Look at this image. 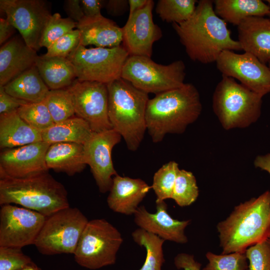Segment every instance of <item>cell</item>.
<instances>
[{
	"instance_id": "obj_1",
	"label": "cell",
	"mask_w": 270,
	"mask_h": 270,
	"mask_svg": "<svg viewBox=\"0 0 270 270\" xmlns=\"http://www.w3.org/2000/svg\"><path fill=\"white\" fill-rule=\"evenodd\" d=\"M172 26L193 61L212 63L224 50H242L238 40L231 37L226 22L216 14L212 0L198 1L188 20Z\"/></svg>"
},
{
	"instance_id": "obj_2",
	"label": "cell",
	"mask_w": 270,
	"mask_h": 270,
	"mask_svg": "<svg viewBox=\"0 0 270 270\" xmlns=\"http://www.w3.org/2000/svg\"><path fill=\"white\" fill-rule=\"evenodd\" d=\"M202 106L196 87L190 83L156 95L148 102L146 130L154 143L168 134H180L200 116Z\"/></svg>"
},
{
	"instance_id": "obj_3",
	"label": "cell",
	"mask_w": 270,
	"mask_h": 270,
	"mask_svg": "<svg viewBox=\"0 0 270 270\" xmlns=\"http://www.w3.org/2000/svg\"><path fill=\"white\" fill-rule=\"evenodd\" d=\"M222 254L245 252L270 235V191L236 206L217 225Z\"/></svg>"
},
{
	"instance_id": "obj_4",
	"label": "cell",
	"mask_w": 270,
	"mask_h": 270,
	"mask_svg": "<svg viewBox=\"0 0 270 270\" xmlns=\"http://www.w3.org/2000/svg\"><path fill=\"white\" fill-rule=\"evenodd\" d=\"M12 204L46 217L70 206L64 186L48 172L24 178L0 172V204Z\"/></svg>"
},
{
	"instance_id": "obj_5",
	"label": "cell",
	"mask_w": 270,
	"mask_h": 270,
	"mask_svg": "<svg viewBox=\"0 0 270 270\" xmlns=\"http://www.w3.org/2000/svg\"><path fill=\"white\" fill-rule=\"evenodd\" d=\"M106 84L108 116L112 128L123 138L130 150L136 151L146 130L148 94L122 78Z\"/></svg>"
},
{
	"instance_id": "obj_6",
	"label": "cell",
	"mask_w": 270,
	"mask_h": 270,
	"mask_svg": "<svg viewBox=\"0 0 270 270\" xmlns=\"http://www.w3.org/2000/svg\"><path fill=\"white\" fill-rule=\"evenodd\" d=\"M262 97L235 79L222 76L213 94V110L224 129L247 128L260 117Z\"/></svg>"
},
{
	"instance_id": "obj_7",
	"label": "cell",
	"mask_w": 270,
	"mask_h": 270,
	"mask_svg": "<svg viewBox=\"0 0 270 270\" xmlns=\"http://www.w3.org/2000/svg\"><path fill=\"white\" fill-rule=\"evenodd\" d=\"M186 75V66L181 60L164 65L150 57L132 56L125 62L121 78L137 88L156 95L183 86Z\"/></svg>"
},
{
	"instance_id": "obj_8",
	"label": "cell",
	"mask_w": 270,
	"mask_h": 270,
	"mask_svg": "<svg viewBox=\"0 0 270 270\" xmlns=\"http://www.w3.org/2000/svg\"><path fill=\"white\" fill-rule=\"evenodd\" d=\"M123 238L120 232L104 219L88 221L74 254L80 266L96 270L116 263Z\"/></svg>"
},
{
	"instance_id": "obj_9",
	"label": "cell",
	"mask_w": 270,
	"mask_h": 270,
	"mask_svg": "<svg viewBox=\"0 0 270 270\" xmlns=\"http://www.w3.org/2000/svg\"><path fill=\"white\" fill-rule=\"evenodd\" d=\"M88 221L78 208L62 209L46 217L34 245L44 255L74 254Z\"/></svg>"
},
{
	"instance_id": "obj_10",
	"label": "cell",
	"mask_w": 270,
	"mask_h": 270,
	"mask_svg": "<svg viewBox=\"0 0 270 270\" xmlns=\"http://www.w3.org/2000/svg\"><path fill=\"white\" fill-rule=\"evenodd\" d=\"M128 56L122 46L86 48L78 44L68 58L74 68L77 79L107 84L121 78Z\"/></svg>"
},
{
	"instance_id": "obj_11",
	"label": "cell",
	"mask_w": 270,
	"mask_h": 270,
	"mask_svg": "<svg viewBox=\"0 0 270 270\" xmlns=\"http://www.w3.org/2000/svg\"><path fill=\"white\" fill-rule=\"evenodd\" d=\"M67 89L75 114L86 120L94 132L112 129L108 116L106 84L76 78Z\"/></svg>"
},
{
	"instance_id": "obj_12",
	"label": "cell",
	"mask_w": 270,
	"mask_h": 270,
	"mask_svg": "<svg viewBox=\"0 0 270 270\" xmlns=\"http://www.w3.org/2000/svg\"><path fill=\"white\" fill-rule=\"evenodd\" d=\"M0 9L30 47L38 51L51 14L43 0H0Z\"/></svg>"
},
{
	"instance_id": "obj_13",
	"label": "cell",
	"mask_w": 270,
	"mask_h": 270,
	"mask_svg": "<svg viewBox=\"0 0 270 270\" xmlns=\"http://www.w3.org/2000/svg\"><path fill=\"white\" fill-rule=\"evenodd\" d=\"M46 216L36 211L12 204L1 206L0 246L22 248L34 244Z\"/></svg>"
},
{
	"instance_id": "obj_14",
	"label": "cell",
	"mask_w": 270,
	"mask_h": 270,
	"mask_svg": "<svg viewBox=\"0 0 270 270\" xmlns=\"http://www.w3.org/2000/svg\"><path fill=\"white\" fill-rule=\"evenodd\" d=\"M216 62L222 76L238 80L262 96L270 92V69L254 55L226 50L220 54Z\"/></svg>"
},
{
	"instance_id": "obj_15",
	"label": "cell",
	"mask_w": 270,
	"mask_h": 270,
	"mask_svg": "<svg viewBox=\"0 0 270 270\" xmlns=\"http://www.w3.org/2000/svg\"><path fill=\"white\" fill-rule=\"evenodd\" d=\"M121 138L120 134L110 129L94 132L84 145L86 164L90 166L100 192L110 191L113 177L118 174L112 164V152Z\"/></svg>"
},
{
	"instance_id": "obj_16",
	"label": "cell",
	"mask_w": 270,
	"mask_h": 270,
	"mask_svg": "<svg viewBox=\"0 0 270 270\" xmlns=\"http://www.w3.org/2000/svg\"><path fill=\"white\" fill-rule=\"evenodd\" d=\"M154 2L148 0L146 5L135 12L122 28V46L129 56L151 58L154 44L162 36L160 27L152 18Z\"/></svg>"
},
{
	"instance_id": "obj_17",
	"label": "cell",
	"mask_w": 270,
	"mask_h": 270,
	"mask_svg": "<svg viewBox=\"0 0 270 270\" xmlns=\"http://www.w3.org/2000/svg\"><path fill=\"white\" fill-rule=\"evenodd\" d=\"M50 144L40 141L2 150L0 154V172L16 178L48 172L46 156Z\"/></svg>"
},
{
	"instance_id": "obj_18",
	"label": "cell",
	"mask_w": 270,
	"mask_h": 270,
	"mask_svg": "<svg viewBox=\"0 0 270 270\" xmlns=\"http://www.w3.org/2000/svg\"><path fill=\"white\" fill-rule=\"evenodd\" d=\"M156 202V211L154 214L148 212L144 206L138 208L134 214L136 224L139 228L164 240L186 243L188 239L184 230L190 220L173 218L168 212V206L164 201Z\"/></svg>"
},
{
	"instance_id": "obj_19",
	"label": "cell",
	"mask_w": 270,
	"mask_h": 270,
	"mask_svg": "<svg viewBox=\"0 0 270 270\" xmlns=\"http://www.w3.org/2000/svg\"><path fill=\"white\" fill-rule=\"evenodd\" d=\"M151 187L140 178H133L116 174L107 198V203L114 212L126 215H134L140 203Z\"/></svg>"
},
{
	"instance_id": "obj_20",
	"label": "cell",
	"mask_w": 270,
	"mask_h": 270,
	"mask_svg": "<svg viewBox=\"0 0 270 270\" xmlns=\"http://www.w3.org/2000/svg\"><path fill=\"white\" fill-rule=\"evenodd\" d=\"M22 38L14 36L0 48V86H4L12 80L36 65L38 55Z\"/></svg>"
},
{
	"instance_id": "obj_21",
	"label": "cell",
	"mask_w": 270,
	"mask_h": 270,
	"mask_svg": "<svg viewBox=\"0 0 270 270\" xmlns=\"http://www.w3.org/2000/svg\"><path fill=\"white\" fill-rule=\"evenodd\" d=\"M238 42L242 50L262 62H270V19L251 16L238 26Z\"/></svg>"
},
{
	"instance_id": "obj_22",
	"label": "cell",
	"mask_w": 270,
	"mask_h": 270,
	"mask_svg": "<svg viewBox=\"0 0 270 270\" xmlns=\"http://www.w3.org/2000/svg\"><path fill=\"white\" fill-rule=\"evenodd\" d=\"M80 32L79 44L94 45L98 48H114L120 46L122 29L113 20L102 15L94 18L84 17L77 22Z\"/></svg>"
},
{
	"instance_id": "obj_23",
	"label": "cell",
	"mask_w": 270,
	"mask_h": 270,
	"mask_svg": "<svg viewBox=\"0 0 270 270\" xmlns=\"http://www.w3.org/2000/svg\"><path fill=\"white\" fill-rule=\"evenodd\" d=\"M42 141V132L22 120L17 110L0 114V148H12Z\"/></svg>"
},
{
	"instance_id": "obj_24",
	"label": "cell",
	"mask_w": 270,
	"mask_h": 270,
	"mask_svg": "<svg viewBox=\"0 0 270 270\" xmlns=\"http://www.w3.org/2000/svg\"><path fill=\"white\" fill-rule=\"evenodd\" d=\"M46 162L48 170L69 176L80 172L86 165L84 145L74 142L51 144L46 154Z\"/></svg>"
},
{
	"instance_id": "obj_25",
	"label": "cell",
	"mask_w": 270,
	"mask_h": 270,
	"mask_svg": "<svg viewBox=\"0 0 270 270\" xmlns=\"http://www.w3.org/2000/svg\"><path fill=\"white\" fill-rule=\"evenodd\" d=\"M36 66L50 90L66 88L76 78L74 68L68 58L38 56Z\"/></svg>"
},
{
	"instance_id": "obj_26",
	"label": "cell",
	"mask_w": 270,
	"mask_h": 270,
	"mask_svg": "<svg viewBox=\"0 0 270 270\" xmlns=\"http://www.w3.org/2000/svg\"><path fill=\"white\" fill-rule=\"evenodd\" d=\"M4 86L10 96L30 103L43 102L50 90L36 65Z\"/></svg>"
},
{
	"instance_id": "obj_27",
	"label": "cell",
	"mask_w": 270,
	"mask_h": 270,
	"mask_svg": "<svg viewBox=\"0 0 270 270\" xmlns=\"http://www.w3.org/2000/svg\"><path fill=\"white\" fill-rule=\"evenodd\" d=\"M214 7L220 18L237 26L248 18L270 14V6L260 0H216Z\"/></svg>"
},
{
	"instance_id": "obj_28",
	"label": "cell",
	"mask_w": 270,
	"mask_h": 270,
	"mask_svg": "<svg viewBox=\"0 0 270 270\" xmlns=\"http://www.w3.org/2000/svg\"><path fill=\"white\" fill-rule=\"evenodd\" d=\"M93 133L86 120L74 116L62 122L54 123L42 131V141L50 144L74 142L84 145Z\"/></svg>"
},
{
	"instance_id": "obj_29",
	"label": "cell",
	"mask_w": 270,
	"mask_h": 270,
	"mask_svg": "<svg viewBox=\"0 0 270 270\" xmlns=\"http://www.w3.org/2000/svg\"><path fill=\"white\" fill-rule=\"evenodd\" d=\"M132 236L134 241L146 250L145 261L138 270H162L164 262L162 246L165 240L140 228L134 230Z\"/></svg>"
},
{
	"instance_id": "obj_30",
	"label": "cell",
	"mask_w": 270,
	"mask_h": 270,
	"mask_svg": "<svg viewBox=\"0 0 270 270\" xmlns=\"http://www.w3.org/2000/svg\"><path fill=\"white\" fill-rule=\"evenodd\" d=\"M198 2L196 0H159L156 12L162 20L180 24L192 16Z\"/></svg>"
},
{
	"instance_id": "obj_31",
	"label": "cell",
	"mask_w": 270,
	"mask_h": 270,
	"mask_svg": "<svg viewBox=\"0 0 270 270\" xmlns=\"http://www.w3.org/2000/svg\"><path fill=\"white\" fill-rule=\"evenodd\" d=\"M44 102L54 123L64 121L75 114L72 98L67 88L50 90Z\"/></svg>"
},
{
	"instance_id": "obj_32",
	"label": "cell",
	"mask_w": 270,
	"mask_h": 270,
	"mask_svg": "<svg viewBox=\"0 0 270 270\" xmlns=\"http://www.w3.org/2000/svg\"><path fill=\"white\" fill-rule=\"evenodd\" d=\"M198 194L199 190L194 174L190 172L179 169L171 198L179 206H186L194 203Z\"/></svg>"
},
{
	"instance_id": "obj_33",
	"label": "cell",
	"mask_w": 270,
	"mask_h": 270,
	"mask_svg": "<svg viewBox=\"0 0 270 270\" xmlns=\"http://www.w3.org/2000/svg\"><path fill=\"white\" fill-rule=\"evenodd\" d=\"M179 169L178 163L170 161L164 164L155 172L150 187L156 195V202L172 198Z\"/></svg>"
},
{
	"instance_id": "obj_34",
	"label": "cell",
	"mask_w": 270,
	"mask_h": 270,
	"mask_svg": "<svg viewBox=\"0 0 270 270\" xmlns=\"http://www.w3.org/2000/svg\"><path fill=\"white\" fill-rule=\"evenodd\" d=\"M17 112L22 120L33 128L41 132L54 124L44 101L26 104L20 107Z\"/></svg>"
},
{
	"instance_id": "obj_35",
	"label": "cell",
	"mask_w": 270,
	"mask_h": 270,
	"mask_svg": "<svg viewBox=\"0 0 270 270\" xmlns=\"http://www.w3.org/2000/svg\"><path fill=\"white\" fill-rule=\"evenodd\" d=\"M77 22L69 18H63L59 13L52 14L44 29L40 43V47L48 48L65 34L76 28Z\"/></svg>"
},
{
	"instance_id": "obj_36",
	"label": "cell",
	"mask_w": 270,
	"mask_h": 270,
	"mask_svg": "<svg viewBox=\"0 0 270 270\" xmlns=\"http://www.w3.org/2000/svg\"><path fill=\"white\" fill-rule=\"evenodd\" d=\"M208 264L202 270H246L248 259L245 252L216 254L208 252Z\"/></svg>"
},
{
	"instance_id": "obj_37",
	"label": "cell",
	"mask_w": 270,
	"mask_h": 270,
	"mask_svg": "<svg viewBox=\"0 0 270 270\" xmlns=\"http://www.w3.org/2000/svg\"><path fill=\"white\" fill-rule=\"evenodd\" d=\"M245 253L249 262L246 270H270V244L268 239L248 248Z\"/></svg>"
},
{
	"instance_id": "obj_38",
	"label": "cell",
	"mask_w": 270,
	"mask_h": 270,
	"mask_svg": "<svg viewBox=\"0 0 270 270\" xmlns=\"http://www.w3.org/2000/svg\"><path fill=\"white\" fill-rule=\"evenodd\" d=\"M32 262L20 248L0 246V270H20Z\"/></svg>"
},
{
	"instance_id": "obj_39",
	"label": "cell",
	"mask_w": 270,
	"mask_h": 270,
	"mask_svg": "<svg viewBox=\"0 0 270 270\" xmlns=\"http://www.w3.org/2000/svg\"><path fill=\"white\" fill-rule=\"evenodd\" d=\"M80 32L78 29L62 36L48 48L44 54L46 57L59 56L68 58L80 44Z\"/></svg>"
},
{
	"instance_id": "obj_40",
	"label": "cell",
	"mask_w": 270,
	"mask_h": 270,
	"mask_svg": "<svg viewBox=\"0 0 270 270\" xmlns=\"http://www.w3.org/2000/svg\"><path fill=\"white\" fill-rule=\"evenodd\" d=\"M27 103L10 96L5 91L4 86H0V114L16 110Z\"/></svg>"
},
{
	"instance_id": "obj_41",
	"label": "cell",
	"mask_w": 270,
	"mask_h": 270,
	"mask_svg": "<svg viewBox=\"0 0 270 270\" xmlns=\"http://www.w3.org/2000/svg\"><path fill=\"white\" fill-rule=\"evenodd\" d=\"M174 264L178 269L184 270H201L202 264L194 260V256L186 253L177 254Z\"/></svg>"
},
{
	"instance_id": "obj_42",
	"label": "cell",
	"mask_w": 270,
	"mask_h": 270,
	"mask_svg": "<svg viewBox=\"0 0 270 270\" xmlns=\"http://www.w3.org/2000/svg\"><path fill=\"white\" fill-rule=\"evenodd\" d=\"M106 0H80V4L85 17L94 18L102 15L101 9L105 6Z\"/></svg>"
},
{
	"instance_id": "obj_43",
	"label": "cell",
	"mask_w": 270,
	"mask_h": 270,
	"mask_svg": "<svg viewBox=\"0 0 270 270\" xmlns=\"http://www.w3.org/2000/svg\"><path fill=\"white\" fill-rule=\"evenodd\" d=\"M64 8L69 18L76 22L84 17L80 4V0H66L64 1Z\"/></svg>"
},
{
	"instance_id": "obj_44",
	"label": "cell",
	"mask_w": 270,
	"mask_h": 270,
	"mask_svg": "<svg viewBox=\"0 0 270 270\" xmlns=\"http://www.w3.org/2000/svg\"><path fill=\"white\" fill-rule=\"evenodd\" d=\"M105 8L108 14L114 16L124 14L129 8L128 0H108Z\"/></svg>"
},
{
	"instance_id": "obj_45",
	"label": "cell",
	"mask_w": 270,
	"mask_h": 270,
	"mask_svg": "<svg viewBox=\"0 0 270 270\" xmlns=\"http://www.w3.org/2000/svg\"><path fill=\"white\" fill-rule=\"evenodd\" d=\"M16 28L6 19L0 18V44L6 43L14 34Z\"/></svg>"
},
{
	"instance_id": "obj_46",
	"label": "cell",
	"mask_w": 270,
	"mask_h": 270,
	"mask_svg": "<svg viewBox=\"0 0 270 270\" xmlns=\"http://www.w3.org/2000/svg\"><path fill=\"white\" fill-rule=\"evenodd\" d=\"M254 165L270 174V154L258 156L254 160Z\"/></svg>"
},
{
	"instance_id": "obj_47",
	"label": "cell",
	"mask_w": 270,
	"mask_h": 270,
	"mask_svg": "<svg viewBox=\"0 0 270 270\" xmlns=\"http://www.w3.org/2000/svg\"><path fill=\"white\" fill-rule=\"evenodd\" d=\"M148 0H128L129 5L128 17H131L135 12L144 8Z\"/></svg>"
},
{
	"instance_id": "obj_48",
	"label": "cell",
	"mask_w": 270,
	"mask_h": 270,
	"mask_svg": "<svg viewBox=\"0 0 270 270\" xmlns=\"http://www.w3.org/2000/svg\"><path fill=\"white\" fill-rule=\"evenodd\" d=\"M20 270H41V269L32 262Z\"/></svg>"
},
{
	"instance_id": "obj_49",
	"label": "cell",
	"mask_w": 270,
	"mask_h": 270,
	"mask_svg": "<svg viewBox=\"0 0 270 270\" xmlns=\"http://www.w3.org/2000/svg\"><path fill=\"white\" fill-rule=\"evenodd\" d=\"M266 2L268 4V5L270 6V0H266Z\"/></svg>"
},
{
	"instance_id": "obj_50",
	"label": "cell",
	"mask_w": 270,
	"mask_h": 270,
	"mask_svg": "<svg viewBox=\"0 0 270 270\" xmlns=\"http://www.w3.org/2000/svg\"><path fill=\"white\" fill-rule=\"evenodd\" d=\"M268 242H269L270 244V235L269 237L268 238Z\"/></svg>"
},
{
	"instance_id": "obj_51",
	"label": "cell",
	"mask_w": 270,
	"mask_h": 270,
	"mask_svg": "<svg viewBox=\"0 0 270 270\" xmlns=\"http://www.w3.org/2000/svg\"><path fill=\"white\" fill-rule=\"evenodd\" d=\"M268 68H269L270 69V62H268Z\"/></svg>"
},
{
	"instance_id": "obj_52",
	"label": "cell",
	"mask_w": 270,
	"mask_h": 270,
	"mask_svg": "<svg viewBox=\"0 0 270 270\" xmlns=\"http://www.w3.org/2000/svg\"><path fill=\"white\" fill-rule=\"evenodd\" d=\"M269 18L270 19V14L268 15Z\"/></svg>"
}]
</instances>
